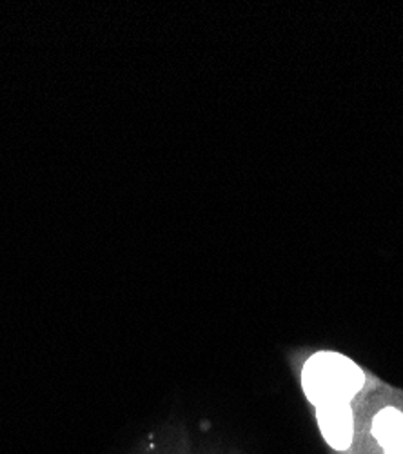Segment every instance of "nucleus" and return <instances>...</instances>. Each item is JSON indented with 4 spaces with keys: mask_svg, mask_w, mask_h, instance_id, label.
Returning a JSON list of instances; mask_svg holds the SVG:
<instances>
[{
    "mask_svg": "<svg viewBox=\"0 0 403 454\" xmlns=\"http://www.w3.org/2000/svg\"><path fill=\"white\" fill-rule=\"evenodd\" d=\"M365 386V374L351 358L322 351L313 355L302 371V387L316 407L349 403Z\"/></svg>",
    "mask_w": 403,
    "mask_h": 454,
    "instance_id": "nucleus-1",
    "label": "nucleus"
},
{
    "mask_svg": "<svg viewBox=\"0 0 403 454\" xmlns=\"http://www.w3.org/2000/svg\"><path fill=\"white\" fill-rule=\"evenodd\" d=\"M316 420L325 442L337 450H347L354 436V420L349 403L316 407Z\"/></svg>",
    "mask_w": 403,
    "mask_h": 454,
    "instance_id": "nucleus-2",
    "label": "nucleus"
},
{
    "mask_svg": "<svg viewBox=\"0 0 403 454\" xmlns=\"http://www.w3.org/2000/svg\"><path fill=\"white\" fill-rule=\"evenodd\" d=\"M373 434L385 454H403V412L394 407L382 409L375 416Z\"/></svg>",
    "mask_w": 403,
    "mask_h": 454,
    "instance_id": "nucleus-3",
    "label": "nucleus"
}]
</instances>
